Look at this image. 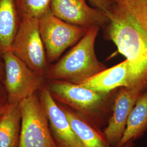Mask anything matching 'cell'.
<instances>
[{
  "label": "cell",
  "mask_w": 147,
  "mask_h": 147,
  "mask_svg": "<svg viewBox=\"0 0 147 147\" xmlns=\"http://www.w3.org/2000/svg\"><path fill=\"white\" fill-rule=\"evenodd\" d=\"M105 35L128 63L126 87L147 89V0H110Z\"/></svg>",
  "instance_id": "obj_1"
},
{
  "label": "cell",
  "mask_w": 147,
  "mask_h": 147,
  "mask_svg": "<svg viewBox=\"0 0 147 147\" xmlns=\"http://www.w3.org/2000/svg\"><path fill=\"white\" fill-rule=\"evenodd\" d=\"M99 28H89L84 36L47 70V78L80 84L107 68L98 59L95 50Z\"/></svg>",
  "instance_id": "obj_2"
},
{
  "label": "cell",
  "mask_w": 147,
  "mask_h": 147,
  "mask_svg": "<svg viewBox=\"0 0 147 147\" xmlns=\"http://www.w3.org/2000/svg\"><path fill=\"white\" fill-rule=\"evenodd\" d=\"M55 100L62 102L92 123L107 112L110 94H105L64 81H52L48 88Z\"/></svg>",
  "instance_id": "obj_3"
},
{
  "label": "cell",
  "mask_w": 147,
  "mask_h": 147,
  "mask_svg": "<svg viewBox=\"0 0 147 147\" xmlns=\"http://www.w3.org/2000/svg\"><path fill=\"white\" fill-rule=\"evenodd\" d=\"M21 126L18 147H58L53 138L47 116L36 94L19 103Z\"/></svg>",
  "instance_id": "obj_4"
},
{
  "label": "cell",
  "mask_w": 147,
  "mask_h": 147,
  "mask_svg": "<svg viewBox=\"0 0 147 147\" xmlns=\"http://www.w3.org/2000/svg\"><path fill=\"white\" fill-rule=\"evenodd\" d=\"M40 36L47 61H57L69 47L74 46L88 28L70 24L53 15L50 10L39 19Z\"/></svg>",
  "instance_id": "obj_5"
},
{
  "label": "cell",
  "mask_w": 147,
  "mask_h": 147,
  "mask_svg": "<svg viewBox=\"0 0 147 147\" xmlns=\"http://www.w3.org/2000/svg\"><path fill=\"white\" fill-rule=\"evenodd\" d=\"M10 51L39 75L47 72L48 61L38 19L21 18Z\"/></svg>",
  "instance_id": "obj_6"
},
{
  "label": "cell",
  "mask_w": 147,
  "mask_h": 147,
  "mask_svg": "<svg viewBox=\"0 0 147 147\" xmlns=\"http://www.w3.org/2000/svg\"><path fill=\"white\" fill-rule=\"evenodd\" d=\"M3 57L8 103L19 104L41 88L42 76L35 72L11 51L4 53Z\"/></svg>",
  "instance_id": "obj_7"
},
{
  "label": "cell",
  "mask_w": 147,
  "mask_h": 147,
  "mask_svg": "<svg viewBox=\"0 0 147 147\" xmlns=\"http://www.w3.org/2000/svg\"><path fill=\"white\" fill-rule=\"evenodd\" d=\"M87 0H51L50 11L53 15L70 24L89 28L93 26L104 27L108 21L105 13L92 7Z\"/></svg>",
  "instance_id": "obj_8"
},
{
  "label": "cell",
  "mask_w": 147,
  "mask_h": 147,
  "mask_svg": "<svg viewBox=\"0 0 147 147\" xmlns=\"http://www.w3.org/2000/svg\"><path fill=\"white\" fill-rule=\"evenodd\" d=\"M40 100L59 147H84L74 131L62 107L56 103L48 88L42 87Z\"/></svg>",
  "instance_id": "obj_9"
},
{
  "label": "cell",
  "mask_w": 147,
  "mask_h": 147,
  "mask_svg": "<svg viewBox=\"0 0 147 147\" xmlns=\"http://www.w3.org/2000/svg\"><path fill=\"white\" fill-rule=\"evenodd\" d=\"M142 93L127 87H121L116 95L113 112L104 132L110 145L117 146L120 142L130 113Z\"/></svg>",
  "instance_id": "obj_10"
},
{
  "label": "cell",
  "mask_w": 147,
  "mask_h": 147,
  "mask_svg": "<svg viewBox=\"0 0 147 147\" xmlns=\"http://www.w3.org/2000/svg\"><path fill=\"white\" fill-rule=\"evenodd\" d=\"M128 63L126 59L110 68L84 81L80 85L88 89L105 94L127 86Z\"/></svg>",
  "instance_id": "obj_11"
},
{
  "label": "cell",
  "mask_w": 147,
  "mask_h": 147,
  "mask_svg": "<svg viewBox=\"0 0 147 147\" xmlns=\"http://www.w3.org/2000/svg\"><path fill=\"white\" fill-rule=\"evenodd\" d=\"M74 131L84 147H110L102 134L92 123L72 109L63 107Z\"/></svg>",
  "instance_id": "obj_12"
},
{
  "label": "cell",
  "mask_w": 147,
  "mask_h": 147,
  "mask_svg": "<svg viewBox=\"0 0 147 147\" xmlns=\"http://www.w3.org/2000/svg\"><path fill=\"white\" fill-rule=\"evenodd\" d=\"M147 130V89L137 100L127 119L123 136L116 147H121L128 142L138 139Z\"/></svg>",
  "instance_id": "obj_13"
},
{
  "label": "cell",
  "mask_w": 147,
  "mask_h": 147,
  "mask_svg": "<svg viewBox=\"0 0 147 147\" xmlns=\"http://www.w3.org/2000/svg\"><path fill=\"white\" fill-rule=\"evenodd\" d=\"M16 0H0V52L10 51L19 22Z\"/></svg>",
  "instance_id": "obj_14"
},
{
  "label": "cell",
  "mask_w": 147,
  "mask_h": 147,
  "mask_svg": "<svg viewBox=\"0 0 147 147\" xmlns=\"http://www.w3.org/2000/svg\"><path fill=\"white\" fill-rule=\"evenodd\" d=\"M21 126L19 104H11L0 119V147H18Z\"/></svg>",
  "instance_id": "obj_15"
},
{
  "label": "cell",
  "mask_w": 147,
  "mask_h": 147,
  "mask_svg": "<svg viewBox=\"0 0 147 147\" xmlns=\"http://www.w3.org/2000/svg\"><path fill=\"white\" fill-rule=\"evenodd\" d=\"M19 15L21 18L39 19L50 10L51 0H16Z\"/></svg>",
  "instance_id": "obj_16"
},
{
  "label": "cell",
  "mask_w": 147,
  "mask_h": 147,
  "mask_svg": "<svg viewBox=\"0 0 147 147\" xmlns=\"http://www.w3.org/2000/svg\"><path fill=\"white\" fill-rule=\"evenodd\" d=\"M89 3L101 11L106 13L110 8V0H88Z\"/></svg>",
  "instance_id": "obj_17"
},
{
  "label": "cell",
  "mask_w": 147,
  "mask_h": 147,
  "mask_svg": "<svg viewBox=\"0 0 147 147\" xmlns=\"http://www.w3.org/2000/svg\"><path fill=\"white\" fill-rule=\"evenodd\" d=\"M11 104L7 103L5 104H1L0 105V119L2 118V117L5 115L7 111L8 110Z\"/></svg>",
  "instance_id": "obj_18"
},
{
  "label": "cell",
  "mask_w": 147,
  "mask_h": 147,
  "mask_svg": "<svg viewBox=\"0 0 147 147\" xmlns=\"http://www.w3.org/2000/svg\"><path fill=\"white\" fill-rule=\"evenodd\" d=\"M121 147H134L133 141L128 142L127 143H126V144H125L124 145H123V146H121Z\"/></svg>",
  "instance_id": "obj_19"
},
{
  "label": "cell",
  "mask_w": 147,
  "mask_h": 147,
  "mask_svg": "<svg viewBox=\"0 0 147 147\" xmlns=\"http://www.w3.org/2000/svg\"><path fill=\"white\" fill-rule=\"evenodd\" d=\"M2 68L1 64L0 63V80L2 78Z\"/></svg>",
  "instance_id": "obj_20"
},
{
  "label": "cell",
  "mask_w": 147,
  "mask_h": 147,
  "mask_svg": "<svg viewBox=\"0 0 147 147\" xmlns=\"http://www.w3.org/2000/svg\"><path fill=\"white\" fill-rule=\"evenodd\" d=\"M1 104H0V105H1Z\"/></svg>",
  "instance_id": "obj_21"
}]
</instances>
